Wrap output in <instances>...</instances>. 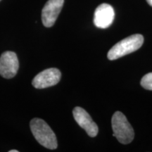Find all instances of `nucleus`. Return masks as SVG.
Segmentation results:
<instances>
[{"label":"nucleus","instance_id":"obj_1","mask_svg":"<svg viewBox=\"0 0 152 152\" xmlns=\"http://www.w3.org/2000/svg\"><path fill=\"white\" fill-rule=\"evenodd\" d=\"M30 130L34 137L43 147L49 149H56L58 146L56 137L48 124L39 118L30 121Z\"/></svg>","mask_w":152,"mask_h":152},{"label":"nucleus","instance_id":"obj_2","mask_svg":"<svg viewBox=\"0 0 152 152\" xmlns=\"http://www.w3.org/2000/svg\"><path fill=\"white\" fill-rule=\"evenodd\" d=\"M144 43V37L140 34H135L125 38L115 44L108 52L109 60H115L138 50Z\"/></svg>","mask_w":152,"mask_h":152},{"label":"nucleus","instance_id":"obj_3","mask_svg":"<svg viewBox=\"0 0 152 152\" xmlns=\"http://www.w3.org/2000/svg\"><path fill=\"white\" fill-rule=\"evenodd\" d=\"M111 124L113 136L116 137L119 142L128 144L132 142L134 137V130L124 114L121 111L115 112L112 116Z\"/></svg>","mask_w":152,"mask_h":152},{"label":"nucleus","instance_id":"obj_4","mask_svg":"<svg viewBox=\"0 0 152 152\" xmlns=\"http://www.w3.org/2000/svg\"><path fill=\"white\" fill-rule=\"evenodd\" d=\"M19 62L16 53L7 51L0 56V75L7 79L13 78L18 71Z\"/></svg>","mask_w":152,"mask_h":152},{"label":"nucleus","instance_id":"obj_5","mask_svg":"<svg viewBox=\"0 0 152 152\" xmlns=\"http://www.w3.org/2000/svg\"><path fill=\"white\" fill-rule=\"evenodd\" d=\"M61 73L57 68H51L42 71L34 77L32 85L37 89H44L54 86L60 81Z\"/></svg>","mask_w":152,"mask_h":152},{"label":"nucleus","instance_id":"obj_6","mask_svg":"<svg viewBox=\"0 0 152 152\" xmlns=\"http://www.w3.org/2000/svg\"><path fill=\"white\" fill-rule=\"evenodd\" d=\"M64 0H49L42 11V21L45 27L50 28L56 22L63 6Z\"/></svg>","mask_w":152,"mask_h":152},{"label":"nucleus","instance_id":"obj_7","mask_svg":"<svg viewBox=\"0 0 152 152\" xmlns=\"http://www.w3.org/2000/svg\"><path fill=\"white\" fill-rule=\"evenodd\" d=\"M73 114L77 124L86 131L89 136L94 137L97 135L99 132L97 125L92 121L90 114L85 109L77 106L73 109Z\"/></svg>","mask_w":152,"mask_h":152},{"label":"nucleus","instance_id":"obj_8","mask_svg":"<svg viewBox=\"0 0 152 152\" xmlns=\"http://www.w3.org/2000/svg\"><path fill=\"white\" fill-rule=\"evenodd\" d=\"M114 18L115 12L113 7L108 4H102L94 11V23L96 27L105 29L113 23Z\"/></svg>","mask_w":152,"mask_h":152},{"label":"nucleus","instance_id":"obj_9","mask_svg":"<svg viewBox=\"0 0 152 152\" xmlns=\"http://www.w3.org/2000/svg\"><path fill=\"white\" fill-rule=\"evenodd\" d=\"M142 87L148 90H152V73L146 74L141 80Z\"/></svg>","mask_w":152,"mask_h":152},{"label":"nucleus","instance_id":"obj_10","mask_svg":"<svg viewBox=\"0 0 152 152\" xmlns=\"http://www.w3.org/2000/svg\"><path fill=\"white\" fill-rule=\"evenodd\" d=\"M147 1L151 7H152V0H147Z\"/></svg>","mask_w":152,"mask_h":152},{"label":"nucleus","instance_id":"obj_11","mask_svg":"<svg viewBox=\"0 0 152 152\" xmlns=\"http://www.w3.org/2000/svg\"><path fill=\"white\" fill-rule=\"evenodd\" d=\"M9 152H18V150H10Z\"/></svg>","mask_w":152,"mask_h":152},{"label":"nucleus","instance_id":"obj_12","mask_svg":"<svg viewBox=\"0 0 152 152\" xmlns=\"http://www.w3.org/2000/svg\"><path fill=\"white\" fill-rule=\"evenodd\" d=\"M1 1V0H0V1Z\"/></svg>","mask_w":152,"mask_h":152}]
</instances>
